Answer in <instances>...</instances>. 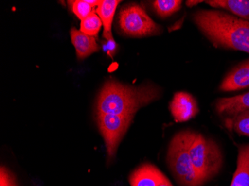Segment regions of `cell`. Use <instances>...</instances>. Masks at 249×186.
I'll use <instances>...</instances> for the list:
<instances>
[{
    "mask_svg": "<svg viewBox=\"0 0 249 186\" xmlns=\"http://www.w3.org/2000/svg\"><path fill=\"white\" fill-rule=\"evenodd\" d=\"M181 4L180 0H156L153 2V6L158 15L164 18L179 11Z\"/></svg>",
    "mask_w": 249,
    "mask_h": 186,
    "instance_id": "cell-14",
    "label": "cell"
},
{
    "mask_svg": "<svg viewBox=\"0 0 249 186\" xmlns=\"http://www.w3.org/2000/svg\"><path fill=\"white\" fill-rule=\"evenodd\" d=\"M134 116L97 113V124L104 138L107 159H113L120 141L128 131Z\"/></svg>",
    "mask_w": 249,
    "mask_h": 186,
    "instance_id": "cell-6",
    "label": "cell"
},
{
    "mask_svg": "<svg viewBox=\"0 0 249 186\" xmlns=\"http://www.w3.org/2000/svg\"><path fill=\"white\" fill-rule=\"evenodd\" d=\"M70 8L72 12L78 17V18L83 20L84 19L89 16L93 12L94 8L89 5L86 0H75V1H68Z\"/></svg>",
    "mask_w": 249,
    "mask_h": 186,
    "instance_id": "cell-17",
    "label": "cell"
},
{
    "mask_svg": "<svg viewBox=\"0 0 249 186\" xmlns=\"http://www.w3.org/2000/svg\"><path fill=\"white\" fill-rule=\"evenodd\" d=\"M121 1L117 0H102L96 8V14L99 15L104 26L103 37L106 40L114 38L111 32L112 22L117 5Z\"/></svg>",
    "mask_w": 249,
    "mask_h": 186,
    "instance_id": "cell-12",
    "label": "cell"
},
{
    "mask_svg": "<svg viewBox=\"0 0 249 186\" xmlns=\"http://www.w3.org/2000/svg\"><path fill=\"white\" fill-rule=\"evenodd\" d=\"M0 186H18L15 176L5 167L0 170Z\"/></svg>",
    "mask_w": 249,
    "mask_h": 186,
    "instance_id": "cell-18",
    "label": "cell"
},
{
    "mask_svg": "<svg viewBox=\"0 0 249 186\" xmlns=\"http://www.w3.org/2000/svg\"><path fill=\"white\" fill-rule=\"evenodd\" d=\"M123 33L130 37H146L161 33L162 29L149 17L143 8L136 4L123 7L119 15Z\"/></svg>",
    "mask_w": 249,
    "mask_h": 186,
    "instance_id": "cell-5",
    "label": "cell"
},
{
    "mask_svg": "<svg viewBox=\"0 0 249 186\" xmlns=\"http://www.w3.org/2000/svg\"><path fill=\"white\" fill-rule=\"evenodd\" d=\"M190 155L194 168L205 182L216 176L222 168L223 161L219 147L201 134H195Z\"/></svg>",
    "mask_w": 249,
    "mask_h": 186,
    "instance_id": "cell-4",
    "label": "cell"
},
{
    "mask_svg": "<svg viewBox=\"0 0 249 186\" xmlns=\"http://www.w3.org/2000/svg\"><path fill=\"white\" fill-rule=\"evenodd\" d=\"M158 186H172L170 182L169 181L167 178H166L165 176H163V178H162L161 181L159 183V184L158 185Z\"/></svg>",
    "mask_w": 249,
    "mask_h": 186,
    "instance_id": "cell-20",
    "label": "cell"
},
{
    "mask_svg": "<svg viewBox=\"0 0 249 186\" xmlns=\"http://www.w3.org/2000/svg\"><path fill=\"white\" fill-rule=\"evenodd\" d=\"M160 90L153 85L129 86L115 80L105 84L98 98L97 113L134 116L139 109L160 97Z\"/></svg>",
    "mask_w": 249,
    "mask_h": 186,
    "instance_id": "cell-2",
    "label": "cell"
},
{
    "mask_svg": "<svg viewBox=\"0 0 249 186\" xmlns=\"http://www.w3.org/2000/svg\"><path fill=\"white\" fill-rule=\"evenodd\" d=\"M117 44L114 41V38L110 39V40H106L103 43V50L105 52L107 53V55L113 57L117 51Z\"/></svg>",
    "mask_w": 249,
    "mask_h": 186,
    "instance_id": "cell-19",
    "label": "cell"
},
{
    "mask_svg": "<svg viewBox=\"0 0 249 186\" xmlns=\"http://www.w3.org/2000/svg\"><path fill=\"white\" fill-rule=\"evenodd\" d=\"M71 40L75 46L78 59H85L88 56L99 51V46L96 37L88 35L81 31L72 28L71 31Z\"/></svg>",
    "mask_w": 249,
    "mask_h": 186,
    "instance_id": "cell-11",
    "label": "cell"
},
{
    "mask_svg": "<svg viewBox=\"0 0 249 186\" xmlns=\"http://www.w3.org/2000/svg\"><path fill=\"white\" fill-rule=\"evenodd\" d=\"M163 176L158 168L144 164L131 173L129 183L131 186H158Z\"/></svg>",
    "mask_w": 249,
    "mask_h": 186,
    "instance_id": "cell-10",
    "label": "cell"
},
{
    "mask_svg": "<svg viewBox=\"0 0 249 186\" xmlns=\"http://www.w3.org/2000/svg\"><path fill=\"white\" fill-rule=\"evenodd\" d=\"M230 126L240 135L249 136V110L237 115L231 121Z\"/></svg>",
    "mask_w": 249,
    "mask_h": 186,
    "instance_id": "cell-16",
    "label": "cell"
},
{
    "mask_svg": "<svg viewBox=\"0 0 249 186\" xmlns=\"http://www.w3.org/2000/svg\"><path fill=\"white\" fill-rule=\"evenodd\" d=\"M201 2H202V1H187V5L189 7H193L194 5H197L198 3H201Z\"/></svg>",
    "mask_w": 249,
    "mask_h": 186,
    "instance_id": "cell-21",
    "label": "cell"
},
{
    "mask_svg": "<svg viewBox=\"0 0 249 186\" xmlns=\"http://www.w3.org/2000/svg\"><path fill=\"white\" fill-rule=\"evenodd\" d=\"M216 110L221 116L227 117L230 123L237 115L249 110V92L234 97L218 99Z\"/></svg>",
    "mask_w": 249,
    "mask_h": 186,
    "instance_id": "cell-8",
    "label": "cell"
},
{
    "mask_svg": "<svg viewBox=\"0 0 249 186\" xmlns=\"http://www.w3.org/2000/svg\"><path fill=\"white\" fill-rule=\"evenodd\" d=\"M196 133L182 131L172 139L168 149L169 169L177 181L182 186H200L205 183L194 168L190 155V147Z\"/></svg>",
    "mask_w": 249,
    "mask_h": 186,
    "instance_id": "cell-3",
    "label": "cell"
},
{
    "mask_svg": "<svg viewBox=\"0 0 249 186\" xmlns=\"http://www.w3.org/2000/svg\"><path fill=\"white\" fill-rule=\"evenodd\" d=\"M169 109L176 122H185L198 113V103L188 92H179L175 94Z\"/></svg>",
    "mask_w": 249,
    "mask_h": 186,
    "instance_id": "cell-7",
    "label": "cell"
},
{
    "mask_svg": "<svg viewBox=\"0 0 249 186\" xmlns=\"http://www.w3.org/2000/svg\"><path fill=\"white\" fill-rule=\"evenodd\" d=\"M249 87V60L233 68L224 78L219 90L231 92Z\"/></svg>",
    "mask_w": 249,
    "mask_h": 186,
    "instance_id": "cell-9",
    "label": "cell"
},
{
    "mask_svg": "<svg viewBox=\"0 0 249 186\" xmlns=\"http://www.w3.org/2000/svg\"><path fill=\"white\" fill-rule=\"evenodd\" d=\"M207 4L215 8H222L249 22V0H208Z\"/></svg>",
    "mask_w": 249,
    "mask_h": 186,
    "instance_id": "cell-13",
    "label": "cell"
},
{
    "mask_svg": "<svg viewBox=\"0 0 249 186\" xmlns=\"http://www.w3.org/2000/svg\"><path fill=\"white\" fill-rule=\"evenodd\" d=\"M103 26V22L96 14V11L93 10L89 16L81 22L80 31L88 35L96 37Z\"/></svg>",
    "mask_w": 249,
    "mask_h": 186,
    "instance_id": "cell-15",
    "label": "cell"
},
{
    "mask_svg": "<svg viewBox=\"0 0 249 186\" xmlns=\"http://www.w3.org/2000/svg\"><path fill=\"white\" fill-rule=\"evenodd\" d=\"M194 22L213 46L249 54V22L216 10H199Z\"/></svg>",
    "mask_w": 249,
    "mask_h": 186,
    "instance_id": "cell-1",
    "label": "cell"
}]
</instances>
